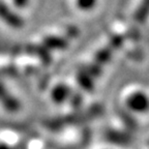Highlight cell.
Masks as SVG:
<instances>
[{
    "mask_svg": "<svg viewBox=\"0 0 149 149\" xmlns=\"http://www.w3.org/2000/svg\"><path fill=\"white\" fill-rule=\"evenodd\" d=\"M130 106L132 109H136L138 111H144L148 107V100L144 94H136L130 100Z\"/></svg>",
    "mask_w": 149,
    "mask_h": 149,
    "instance_id": "cell-1",
    "label": "cell"
},
{
    "mask_svg": "<svg viewBox=\"0 0 149 149\" xmlns=\"http://www.w3.org/2000/svg\"><path fill=\"white\" fill-rule=\"evenodd\" d=\"M148 15H149V0H143L139 9L137 10L136 19H137L138 21L143 22L147 19Z\"/></svg>",
    "mask_w": 149,
    "mask_h": 149,
    "instance_id": "cell-2",
    "label": "cell"
}]
</instances>
